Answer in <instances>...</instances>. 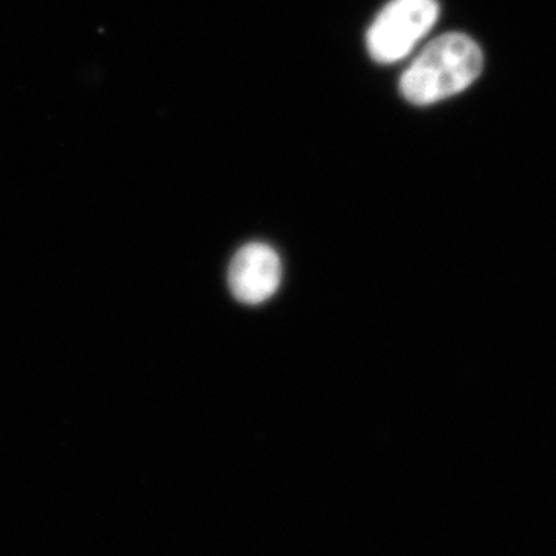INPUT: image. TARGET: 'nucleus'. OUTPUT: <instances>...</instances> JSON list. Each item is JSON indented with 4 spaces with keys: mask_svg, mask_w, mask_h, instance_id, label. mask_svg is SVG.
I'll return each mask as SVG.
<instances>
[{
    "mask_svg": "<svg viewBox=\"0 0 556 556\" xmlns=\"http://www.w3.org/2000/svg\"><path fill=\"white\" fill-rule=\"evenodd\" d=\"M484 56L473 39L460 33L439 36L401 78V93L415 105L448 100L481 75Z\"/></svg>",
    "mask_w": 556,
    "mask_h": 556,
    "instance_id": "f257e3e1",
    "label": "nucleus"
},
{
    "mask_svg": "<svg viewBox=\"0 0 556 556\" xmlns=\"http://www.w3.org/2000/svg\"><path fill=\"white\" fill-rule=\"evenodd\" d=\"M438 17V0H391L369 27V54L380 64L404 60L434 27Z\"/></svg>",
    "mask_w": 556,
    "mask_h": 556,
    "instance_id": "f03ea898",
    "label": "nucleus"
},
{
    "mask_svg": "<svg viewBox=\"0 0 556 556\" xmlns=\"http://www.w3.org/2000/svg\"><path fill=\"white\" fill-rule=\"evenodd\" d=\"M280 281V257L266 244L252 243L241 248L230 263V291L248 305H258L268 300Z\"/></svg>",
    "mask_w": 556,
    "mask_h": 556,
    "instance_id": "7ed1b4c3",
    "label": "nucleus"
}]
</instances>
